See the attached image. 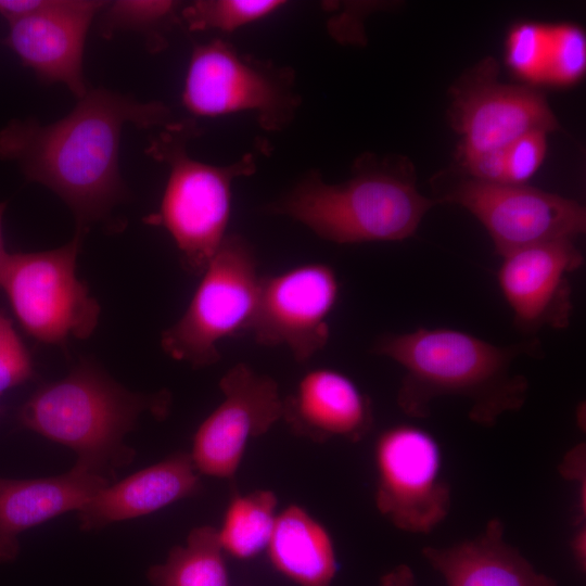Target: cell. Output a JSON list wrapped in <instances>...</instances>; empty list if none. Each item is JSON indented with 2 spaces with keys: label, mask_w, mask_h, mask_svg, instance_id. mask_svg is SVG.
I'll use <instances>...</instances> for the list:
<instances>
[{
  "label": "cell",
  "mask_w": 586,
  "mask_h": 586,
  "mask_svg": "<svg viewBox=\"0 0 586 586\" xmlns=\"http://www.w3.org/2000/svg\"><path fill=\"white\" fill-rule=\"evenodd\" d=\"M586 69V38L573 24L550 25L547 84L558 86L578 81Z\"/></svg>",
  "instance_id": "484cf974"
},
{
  "label": "cell",
  "mask_w": 586,
  "mask_h": 586,
  "mask_svg": "<svg viewBox=\"0 0 586 586\" xmlns=\"http://www.w3.org/2000/svg\"><path fill=\"white\" fill-rule=\"evenodd\" d=\"M466 175L484 182L506 183L505 149L460 154Z\"/></svg>",
  "instance_id": "f1b7e54d"
},
{
  "label": "cell",
  "mask_w": 586,
  "mask_h": 586,
  "mask_svg": "<svg viewBox=\"0 0 586 586\" xmlns=\"http://www.w3.org/2000/svg\"><path fill=\"white\" fill-rule=\"evenodd\" d=\"M575 532L572 539V551L575 559V562L581 571H585L586 565V530L585 525L582 526Z\"/></svg>",
  "instance_id": "d6a6232c"
},
{
  "label": "cell",
  "mask_w": 586,
  "mask_h": 586,
  "mask_svg": "<svg viewBox=\"0 0 586 586\" xmlns=\"http://www.w3.org/2000/svg\"><path fill=\"white\" fill-rule=\"evenodd\" d=\"M421 553L447 586H558L506 542L497 518L473 539L443 548L426 546Z\"/></svg>",
  "instance_id": "d6986e66"
},
{
  "label": "cell",
  "mask_w": 586,
  "mask_h": 586,
  "mask_svg": "<svg viewBox=\"0 0 586 586\" xmlns=\"http://www.w3.org/2000/svg\"><path fill=\"white\" fill-rule=\"evenodd\" d=\"M380 586H416V577L407 564H399L381 577Z\"/></svg>",
  "instance_id": "1f68e13d"
},
{
  "label": "cell",
  "mask_w": 586,
  "mask_h": 586,
  "mask_svg": "<svg viewBox=\"0 0 586 586\" xmlns=\"http://www.w3.org/2000/svg\"><path fill=\"white\" fill-rule=\"evenodd\" d=\"M281 0H199L181 11L191 30L225 33L265 18L283 7Z\"/></svg>",
  "instance_id": "603a6c76"
},
{
  "label": "cell",
  "mask_w": 586,
  "mask_h": 586,
  "mask_svg": "<svg viewBox=\"0 0 586 586\" xmlns=\"http://www.w3.org/2000/svg\"><path fill=\"white\" fill-rule=\"evenodd\" d=\"M278 499L269 489L235 495L217 528L225 553L249 560L267 549L277 520Z\"/></svg>",
  "instance_id": "7402d4cb"
},
{
  "label": "cell",
  "mask_w": 586,
  "mask_h": 586,
  "mask_svg": "<svg viewBox=\"0 0 586 586\" xmlns=\"http://www.w3.org/2000/svg\"><path fill=\"white\" fill-rule=\"evenodd\" d=\"M272 568L298 586H332L337 560L331 535L303 507L278 513L267 546Z\"/></svg>",
  "instance_id": "ffe728a7"
},
{
  "label": "cell",
  "mask_w": 586,
  "mask_h": 586,
  "mask_svg": "<svg viewBox=\"0 0 586 586\" xmlns=\"http://www.w3.org/2000/svg\"><path fill=\"white\" fill-rule=\"evenodd\" d=\"M560 471L563 477L578 483V508L579 520L577 524H582V513L585 518V444L581 443L572 448L563 458L560 466Z\"/></svg>",
  "instance_id": "f546056e"
},
{
  "label": "cell",
  "mask_w": 586,
  "mask_h": 586,
  "mask_svg": "<svg viewBox=\"0 0 586 586\" xmlns=\"http://www.w3.org/2000/svg\"><path fill=\"white\" fill-rule=\"evenodd\" d=\"M574 239L533 244L501 256L497 282L514 328L535 335L569 327L573 314L569 275L583 264Z\"/></svg>",
  "instance_id": "5bb4252c"
},
{
  "label": "cell",
  "mask_w": 586,
  "mask_h": 586,
  "mask_svg": "<svg viewBox=\"0 0 586 586\" xmlns=\"http://www.w3.org/2000/svg\"><path fill=\"white\" fill-rule=\"evenodd\" d=\"M222 402L201 423L190 453L195 470L213 477H231L249 442L282 418L277 382L245 362L230 368L219 382Z\"/></svg>",
  "instance_id": "4fadbf2b"
},
{
  "label": "cell",
  "mask_w": 586,
  "mask_h": 586,
  "mask_svg": "<svg viewBox=\"0 0 586 586\" xmlns=\"http://www.w3.org/2000/svg\"><path fill=\"white\" fill-rule=\"evenodd\" d=\"M373 455L379 512L400 531L431 533L451 507L437 441L421 428L398 424L379 435Z\"/></svg>",
  "instance_id": "30bf717a"
},
{
  "label": "cell",
  "mask_w": 586,
  "mask_h": 586,
  "mask_svg": "<svg viewBox=\"0 0 586 586\" xmlns=\"http://www.w3.org/2000/svg\"><path fill=\"white\" fill-rule=\"evenodd\" d=\"M148 576L153 586H229L217 528H193L186 544L173 548L166 561L152 566Z\"/></svg>",
  "instance_id": "44dd1931"
},
{
  "label": "cell",
  "mask_w": 586,
  "mask_h": 586,
  "mask_svg": "<svg viewBox=\"0 0 586 586\" xmlns=\"http://www.w3.org/2000/svg\"><path fill=\"white\" fill-rule=\"evenodd\" d=\"M82 232L65 245L42 252L7 253L0 266V289L23 329L36 340L63 345L89 337L100 306L76 273Z\"/></svg>",
  "instance_id": "52a82bcc"
},
{
  "label": "cell",
  "mask_w": 586,
  "mask_h": 586,
  "mask_svg": "<svg viewBox=\"0 0 586 586\" xmlns=\"http://www.w3.org/2000/svg\"><path fill=\"white\" fill-rule=\"evenodd\" d=\"M34 372L30 355L13 328L0 311V394L24 383Z\"/></svg>",
  "instance_id": "4316f807"
},
{
  "label": "cell",
  "mask_w": 586,
  "mask_h": 586,
  "mask_svg": "<svg viewBox=\"0 0 586 586\" xmlns=\"http://www.w3.org/2000/svg\"><path fill=\"white\" fill-rule=\"evenodd\" d=\"M5 207H7V203L0 202V266L4 256L8 253V251L4 247V242H3V237H2V220H3Z\"/></svg>",
  "instance_id": "836d02e7"
},
{
  "label": "cell",
  "mask_w": 586,
  "mask_h": 586,
  "mask_svg": "<svg viewBox=\"0 0 586 586\" xmlns=\"http://www.w3.org/2000/svg\"><path fill=\"white\" fill-rule=\"evenodd\" d=\"M164 394L130 393L91 361H81L65 378L38 388L20 412L22 424L78 455L75 466L102 474L125 463L131 453L124 436L149 409L165 413Z\"/></svg>",
  "instance_id": "277c9868"
},
{
  "label": "cell",
  "mask_w": 586,
  "mask_h": 586,
  "mask_svg": "<svg viewBox=\"0 0 586 586\" xmlns=\"http://www.w3.org/2000/svg\"><path fill=\"white\" fill-rule=\"evenodd\" d=\"M169 118V109L161 102L143 103L102 88L87 90L55 123H8L0 129V160L15 163L27 180L59 195L84 232L125 196L118 167L123 127L150 128Z\"/></svg>",
  "instance_id": "6da1fadb"
},
{
  "label": "cell",
  "mask_w": 586,
  "mask_h": 586,
  "mask_svg": "<svg viewBox=\"0 0 586 586\" xmlns=\"http://www.w3.org/2000/svg\"><path fill=\"white\" fill-rule=\"evenodd\" d=\"M506 61L514 74L532 84H547L550 25L521 23L508 35Z\"/></svg>",
  "instance_id": "cb8c5ba5"
},
{
  "label": "cell",
  "mask_w": 586,
  "mask_h": 586,
  "mask_svg": "<svg viewBox=\"0 0 586 586\" xmlns=\"http://www.w3.org/2000/svg\"><path fill=\"white\" fill-rule=\"evenodd\" d=\"M546 132L531 131L505 148L506 183L523 184L543 163L546 151Z\"/></svg>",
  "instance_id": "83f0119b"
},
{
  "label": "cell",
  "mask_w": 586,
  "mask_h": 586,
  "mask_svg": "<svg viewBox=\"0 0 586 586\" xmlns=\"http://www.w3.org/2000/svg\"><path fill=\"white\" fill-rule=\"evenodd\" d=\"M177 2L168 0H117L100 12V30L110 38L118 30H135L155 37L175 16Z\"/></svg>",
  "instance_id": "d4e9b609"
},
{
  "label": "cell",
  "mask_w": 586,
  "mask_h": 586,
  "mask_svg": "<svg viewBox=\"0 0 586 586\" xmlns=\"http://www.w3.org/2000/svg\"><path fill=\"white\" fill-rule=\"evenodd\" d=\"M371 351L404 369L396 400L405 415L426 418L434 399L457 396L469 400L470 420L486 428L494 426L504 413L520 410L527 398L528 380L512 373L514 361L522 356H544L536 336L496 345L448 328L386 333L375 340Z\"/></svg>",
  "instance_id": "7a4b0ae2"
},
{
  "label": "cell",
  "mask_w": 586,
  "mask_h": 586,
  "mask_svg": "<svg viewBox=\"0 0 586 586\" xmlns=\"http://www.w3.org/2000/svg\"><path fill=\"white\" fill-rule=\"evenodd\" d=\"M182 103L196 116L252 112L263 127L277 130L291 120L298 100L293 74L286 68L242 55L227 42L213 40L193 49Z\"/></svg>",
  "instance_id": "ba28073f"
},
{
  "label": "cell",
  "mask_w": 586,
  "mask_h": 586,
  "mask_svg": "<svg viewBox=\"0 0 586 586\" xmlns=\"http://www.w3.org/2000/svg\"><path fill=\"white\" fill-rule=\"evenodd\" d=\"M339 296L340 281L328 264L307 263L263 277L250 332L257 344L285 346L297 362H306L328 344Z\"/></svg>",
  "instance_id": "7c38bea8"
},
{
  "label": "cell",
  "mask_w": 586,
  "mask_h": 586,
  "mask_svg": "<svg viewBox=\"0 0 586 586\" xmlns=\"http://www.w3.org/2000/svg\"><path fill=\"white\" fill-rule=\"evenodd\" d=\"M199 488V472L190 454L176 453L98 491L78 510L81 528H100L152 513L195 494Z\"/></svg>",
  "instance_id": "ac0fdd59"
},
{
  "label": "cell",
  "mask_w": 586,
  "mask_h": 586,
  "mask_svg": "<svg viewBox=\"0 0 586 586\" xmlns=\"http://www.w3.org/2000/svg\"><path fill=\"white\" fill-rule=\"evenodd\" d=\"M192 128L170 125L150 144L148 153L166 163L169 173L160 208L145 221L163 227L186 270L201 276L228 235L232 181L251 174L255 166L250 155L225 167L193 160L186 149Z\"/></svg>",
  "instance_id": "5b68a950"
},
{
  "label": "cell",
  "mask_w": 586,
  "mask_h": 586,
  "mask_svg": "<svg viewBox=\"0 0 586 586\" xmlns=\"http://www.w3.org/2000/svg\"><path fill=\"white\" fill-rule=\"evenodd\" d=\"M435 201L469 211L485 227L499 256L537 243L575 239L586 229L582 204L524 184L491 183L466 175L441 183Z\"/></svg>",
  "instance_id": "9c48e42d"
},
{
  "label": "cell",
  "mask_w": 586,
  "mask_h": 586,
  "mask_svg": "<svg viewBox=\"0 0 586 586\" xmlns=\"http://www.w3.org/2000/svg\"><path fill=\"white\" fill-rule=\"evenodd\" d=\"M106 3L63 0L54 10L10 23L5 44L42 82L62 84L79 99L87 92V33Z\"/></svg>",
  "instance_id": "9a60e30c"
},
{
  "label": "cell",
  "mask_w": 586,
  "mask_h": 586,
  "mask_svg": "<svg viewBox=\"0 0 586 586\" xmlns=\"http://www.w3.org/2000/svg\"><path fill=\"white\" fill-rule=\"evenodd\" d=\"M293 433L314 442L362 440L373 426L369 397L346 374L330 368L305 373L282 398V418Z\"/></svg>",
  "instance_id": "2e32d148"
},
{
  "label": "cell",
  "mask_w": 586,
  "mask_h": 586,
  "mask_svg": "<svg viewBox=\"0 0 586 586\" xmlns=\"http://www.w3.org/2000/svg\"><path fill=\"white\" fill-rule=\"evenodd\" d=\"M63 0H0V16L12 23L56 9Z\"/></svg>",
  "instance_id": "4dcf8cb0"
},
{
  "label": "cell",
  "mask_w": 586,
  "mask_h": 586,
  "mask_svg": "<svg viewBox=\"0 0 586 586\" xmlns=\"http://www.w3.org/2000/svg\"><path fill=\"white\" fill-rule=\"evenodd\" d=\"M262 278L251 243L228 234L202 272L183 315L162 333L164 352L195 368L216 364L222 340L251 331Z\"/></svg>",
  "instance_id": "8992f818"
},
{
  "label": "cell",
  "mask_w": 586,
  "mask_h": 586,
  "mask_svg": "<svg viewBox=\"0 0 586 586\" xmlns=\"http://www.w3.org/2000/svg\"><path fill=\"white\" fill-rule=\"evenodd\" d=\"M106 485L104 475L77 466L59 476L0 477V562L17 556L21 533L62 513L79 510Z\"/></svg>",
  "instance_id": "e0dca14e"
},
{
  "label": "cell",
  "mask_w": 586,
  "mask_h": 586,
  "mask_svg": "<svg viewBox=\"0 0 586 586\" xmlns=\"http://www.w3.org/2000/svg\"><path fill=\"white\" fill-rule=\"evenodd\" d=\"M435 204L419 192L407 166L364 161L342 183H327L318 174L309 175L276 202L272 211L324 240L349 244L407 239Z\"/></svg>",
  "instance_id": "3957f363"
},
{
  "label": "cell",
  "mask_w": 586,
  "mask_h": 586,
  "mask_svg": "<svg viewBox=\"0 0 586 586\" xmlns=\"http://www.w3.org/2000/svg\"><path fill=\"white\" fill-rule=\"evenodd\" d=\"M498 74V63L485 58L451 87V124L462 137L459 154L501 150L524 133L559 128L540 92L500 82Z\"/></svg>",
  "instance_id": "8fae6325"
}]
</instances>
